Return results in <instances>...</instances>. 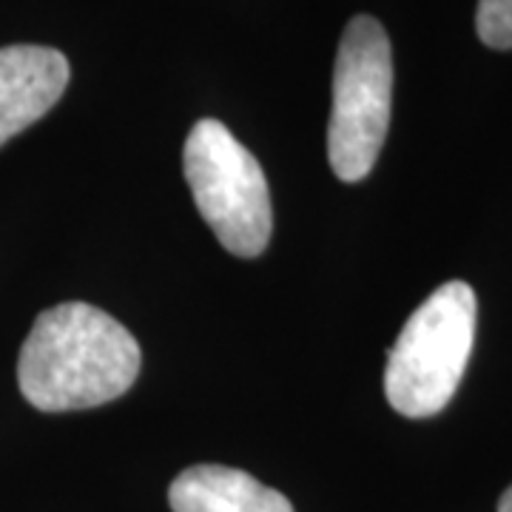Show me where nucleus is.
Wrapping results in <instances>:
<instances>
[{
    "mask_svg": "<svg viewBox=\"0 0 512 512\" xmlns=\"http://www.w3.org/2000/svg\"><path fill=\"white\" fill-rule=\"evenodd\" d=\"M140 345L114 316L66 302L43 311L18 359L23 399L43 413L114 402L140 373Z\"/></svg>",
    "mask_w": 512,
    "mask_h": 512,
    "instance_id": "f257e3e1",
    "label": "nucleus"
},
{
    "mask_svg": "<svg viewBox=\"0 0 512 512\" xmlns=\"http://www.w3.org/2000/svg\"><path fill=\"white\" fill-rule=\"evenodd\" d=\"M476 29L484 46L512 49V0H478Z\"/></svg>",
    "mask_w": 512,
    "mask_h": 512,
    "instance_id": "0eeeda50",
    "label": "nucleus"
},
{
    "mask_svg": "<svg viewBox=\"0 0 512 512\" xmlns=\"http://www.w3.org/2000/svg\"><path fill=\"white\" fill-rule=\"evenodd\" d=\"M393 52L384 26L359 15L345 26L333 66L328 157L342 183H359L373 171L390 128Z\"/></svg>",
    "mask_w": 512,
    "mask_h": 512,
    "instance_id": "7ed1b4c3",
    "label": "nucleus"
},
{
    "mask_svg": "<svg viewBox=\"0 0 512 512\" xmlns=\"http://www.w3.org/2000/svg\"><path fill=\"white\" fill-rule=\"evenodd\" d=\"M183 171L202 220L225 251L259 256L268 248L274 214L262 165L220 120H200L183 148Z\"/></svg>",
    "mask_w": 512,
    "mask_h": 512,
    "instance_id": "20e7f679",
    "label": "nucleus"
},
{
    "mask_svg": "<svg viewBox=\"0 0 512 512\" xmlns=\"http://www.w3.org/2000/svg\"><path fill=\"white\" fill-rule=\"evenodd\" d=\"M498 512H512V487L507 493L501 495V501H498Z\"/></svg>",
    "mask_w": 512,
    "mask_h": 512,
    "instance_id": "6e6552de",
    "label": "nucleus"
},
{
    "mask_svg": "<svg viewBox=\"0 0 512 512\" xmlns=\"http://www.w3.org/2000/svg\"><path fill=\"white\" fill-rule=\"evenodd\" d=\"M69 74L66 55L49 46L0 49V146L55 106Z\"/></svg>",
    "mask_w": 512,
    "mask_h": 512,
    "instance_id": "39448f33",
    "label": "nucleus"
},
{
    "mask_svg": "<svg viewBox=\"0 0 512 512\" xmlns=\"http://www.w3.org/2000/svg\"><path fill=\"white\" fill-rule=\"evenodd\" d=\"M168 501L174 512H293L291 501L279 490L222 464L188 467L174 478Z\"/></svg>",
    "mask_w": 512,
    "mask_h": 512,
    "instance_id": "423d86ee",
    "label": "nucleus"
},
{
    "mask_svg": "<svg viewBox=\"0 0 512 512\" xmlns=\"http://www.w3.org/2000/svg\"><path fill=\"white\" fill-rule=\"evenodd\" d=\"M476 293L447 282L407 319L387 353L384 393L396 413L427 419L456 396L476 339Z\"/></svg>",
    "mask_w": 512,
    "mask_h": 512,
    "instance_id": "f03ea898",
    "label": "nucleus"
}]
</instances>
